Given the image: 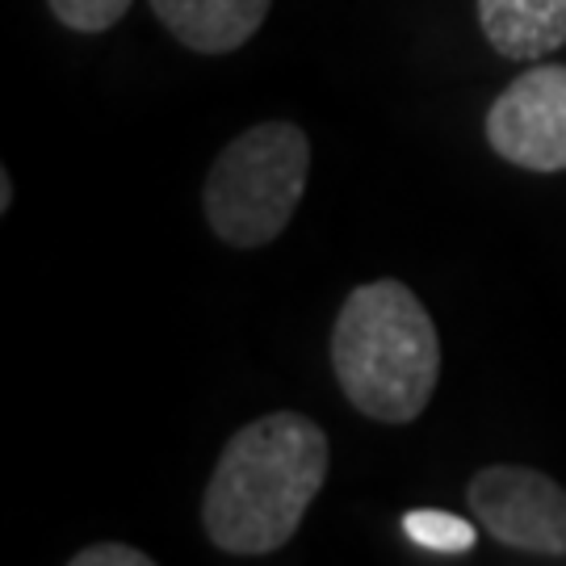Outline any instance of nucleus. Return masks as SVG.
Returning <instances> with one entry per match:
<instances>
[{
    "instance_id": "obj_10",
    "label": "nucleus",
    "mask_w": 566,
    "mask_h": 566,
    "mask_svg": "<svg viewBox=\"0 0 566 566\" xmlns=\"http://www.w3.org/2000/svg\"><path fill=\"white\" fill-rule=\"evenodd\" d=\"M72 566H151V554L122 542H93L72 554Z\"/></svg>"
},
{
    "instance_id": "obj_1",
    "label": "nucleus",
    "mask_w": 566,
    "mask_h": 566,
    "mask_svg": "<svg viewBox=\"0 0 566 566\" xmlns=\"http://www.w3.org/2000/svg\"><path fill=\"white\" fill-rule=\"evenodd\" d=\"M327 432L303 411L243 424L206 483L202 528L210 546L240 558L282 549L327 479Z\"/></svg>"
},
{
    "instance_id": "obj_5",
    "label": "nucleus",
    "mask_w": 566,
    "mask_h": 566,
    "mask_svg": "<svg viewBox=\"0 0 566 566\" xmlns=\"http://www.w3.org/2000/svg\"><path fill=\"white\" fill-rule=\"evenodd\" d=\"M486 143L528 172H566V67L537 63L486 109Z\"/></svg>"
},
{
    "instance_id": "obj_4",
    "label": "nucleus",
    "mask_w": 566,
    "mask_h": 566,
    "mask_svg": "<svg viewBox=\"0 0 566 566\" xmlns=\"http://www.w3.org/2000/svg\"><path fill=\"white\" fill-rule=\"evenodd\" d=\"M470 516L500 546L566 558V491L533 465H486L465 486Z\"/></svg>"
},
{
    "instance_id": "obj_8",
    "label": "nucleus",
    "mask_w": 566,
    "mask_h": 566,
    "mask_svg": "<svg viewBox=\"0 0 566 566\" xmlns=\"http://www.w3.org/2000/svg\"><path fill=\"white\" fill-rule=\"evenodd\" d=\"M407 537L416 546L432 549V554H465L479 542V528L470 525L465 516L453 512H437V507H420V512H407L403 516Z\"/></svg>"
},
{
    "instance_id": "obj_9",
    "label": "nucleus",
    "mask_w": 566,
    "mask_h": 566,
    "mask_svg": "<svg viewBox=\"0 0 566 566\" xmlns=\"http://www.w3.org/2000/svg\"><path fill=\"white\" fill-rule=\"evenodd\" d=\"M46 4L67 30H81V34H102L109 25H118L130 9V0H46Z\"/></svg>"
},
{
    "instance_id": "obj_7",
    "label": "nucleus",
    "mask_w": 566,
    "mask_h": 566,
    "mask_svg": "<svg viewBox=\"0 0 566 566\" xmlns=\"http://www.w3.org/2000/svg\"><path fill=\"white\" fill-rule=\"evenodd\" d=\"M479 25L504 60L537 63L566 46V0H479Z\"/></svg>"
},
{
    "instance_id": "obj_3",
    "label": "nucleus",
    "mask_w": 566,
    "mask_h": 566,
    "mask_svg": "<svg viewBox=\"0 0 566 566\" xmlns=\"http://www.w3.org/2000/svg\"><path fill=\"white\" fill-rule=\"evenodd\" d=\"M311 139L294 122H256L227 143L202 185L206 223L231 248L277 240L306 193Z\"/></svg>"
},
{
    "instance_id": "obj_6",
    "label": "nucleus",
    "mask_w": 566,
    "mask_h": 566,
    "mask_svg": "<svg viewBox=\"0 0 566 566\" xmlns=\"http://www.w3.org/2000/svg\"><path fill=\"white\" fill-rule=\"evenodd\" d=\"M269 4L273 0H151V13L189 51L227 55L261 30Z\"/></svg>"
},
{
    "instance_id": "obj_2",
    "label": "nucleus",
    "mask_w": 566,
    "mask_h": 566,
    "mask_svg": "<svg viewBox=\"0 0 566 566\" xmlns=\"http://www.w3.org/2000/svg\"><path fill=\"white\" fill-rule=\"evenodd\" d=\"M344 399L378 424H411L441 382V336L424 303L395 277L357 285L332 327Z\"/></svg>"
},
{
    "instance_id": "obj_11",
    "label": "nucleus",
    "mask_w": 566,
    "mask_h": 566,
    "mask_svg": "<svg viewBox=\"0 0 566 566\" xmlns=\"http://www.w3.org/2000/svg\"><path fill=\"white\" fill-rule=\"evenodd\" d=\"M9 206H13V177L0 172V210H9Z\"/></svg>"
}]
</instances>
